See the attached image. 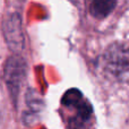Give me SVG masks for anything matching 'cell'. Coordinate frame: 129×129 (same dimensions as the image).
Here are the masks:
<instances>
[{
    "label": "cell",
    "instance_id": "obj_1",
    "mask_svg": "<svg viewBox=\"0 0 129 129\" xmlns=\"http://www.w3.org/2000/svg\"><path fill=\"white\" fill-rule=\"evenodd\" d=\"M116 1H94L91 5V14L95 17L103 18L113 9Z\"/></svg>",
    "mask_w": 129,
    "mask_h": 129
}]
</instances>
